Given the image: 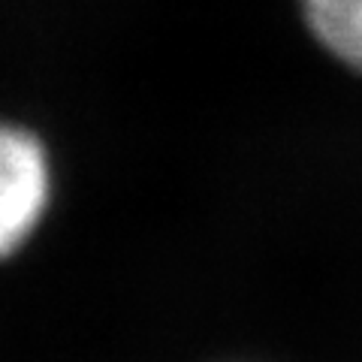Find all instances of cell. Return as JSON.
<instances>
[{
  "instance_id": "1",
  "label": "cell",
  "mask_w": 362,
  "mask_h": 362,
  "mask_svg": "<svg viewBox=\"0 0 362 362\" xmlns=\"http://www.w3.org/2000/svg\"><path fill=\"white\" fill-rule=\"evenodd\" d=\"M52 202V157L25 124L0 118V259L37 233Z\"/></svg>"
},
{
  "instance_id": "2",
  "label": "cell",
  "mask_w": 362,
  "mask_h": 362,
  "mask_svg": "<svg viewBox=\"0 0 362 362\" xmlns=\"http://www.w3.org/2000/svg\"><path fill=\"white\" fill-rule=\"evenodd\" d=\"M317 45L350 73L362 76V0H299Z\"/></svg>"
}]
</instances>
